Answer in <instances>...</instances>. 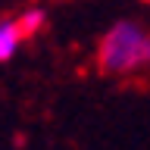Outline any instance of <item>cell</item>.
I'll list each match as a JSON object with an SVG mask.
<instances>
[{
  "label": "cell",
  "mask_w": 150,
  "mask_h": 150,
  "mask_svg": "<svg viewBox=\"0 0 150 150\" xmlns=\"http://www.w3.org/2000/svg\"><path fill=\"white\" fill-rule=\"evenodd\" d=\"M94 59L106 75H134L150 69V31L134 19H116L100 35Z\"/></svg>",
  "instance_id": "6da1fadb"
},
{
  "label": "cell",
  "mask_w": 150,
  "mask_h": 150,
  "mask_svg": "<svg viewBox=\"0 0 150 150\" xmlns=\"http://www.w3.org/2000/svg\"><path fill=\"white\" fill-rule=\"evenodd\" d=\"M22 31H19L16 19H0V63H9L22 47Z\"/></svg>",
  "instance_id": "7a4b0ae2"
},
{
  "label": "cell",
  "mask_w": 150,
  "mask_h": 150,
  "mask_svg": "<svg viewBox=\"0 0 150 150\" xmlns=\"http://www.w3.org/2000/svg\"><path fill=\"white\" fill-rule=\"evenodd\" d=\"M16 25H19V31H22V38H35V35L44 31L47 13L41 6H28L25 13H19V16H16Z\"/></svg>",
  "instance_id": "3957f363"
},
{
  "label": "cell",
  "mask_w": 150,
  "mask_h": 150,
  "mask_svg": "<svg viewBox=\"0 0 150 150\" xmlns=\"http://www.w3.org/2000/svg\"><path fill=\"white\" fill-rule=\"evenodd\" d=\"M147 3H150V0H147Z\"/></svg>",
  "instance_id": "277c9868"
}]
</instances>
